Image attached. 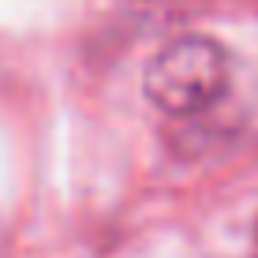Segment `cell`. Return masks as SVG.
<instances>
[{
	"instance_id": "6da1fadb",
	"label": "cell",
	"mask_w": 258,
	"mask_h": 258,
	"mask_svg": "<svg viewBox=\"0 0 258 258\" xmlns=\"http://www.w3.org/2000/svg\"><path fill=\"white\" fill-rule=\"evenodd\" d=\"M232 64L213 38L183 34L168 41L146 71V94L168 116H199L225 97Z\"/></svg>"
},
{
	"instance_id": "7a4b0ae2",
	"label": "cell",
	"mask_w": 258,
	"mask_h": 258,
	"mask_svg": "<svg viewBox=\"0 0 258 258\" xmlns=\"http://www.w3.org/2000/svg\"><path fill=\"white\" fill-rule=\"evenodd\" d=\"M254 258H258V225H254Z\"/></svg>"
}]
</instances>
